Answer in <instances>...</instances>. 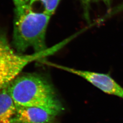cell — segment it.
Masks as SVG:
<instances>
[{
  "label": "cell",
  "mask_w": 123,
  "mask_h": 123,
  "mask_svg": "<svg viewBox=\"0 0 123 123\" xmlns=\"http://www.w3.org/2000/svg\"><path fill=\"white\" fill-rule=\"evenodd\" d=\"M61 0H30L29 5L32 6L38 2L41 3L45 13L52 16L54 14Z\"/></svg>",
  "instance_id": "7"
},
{
  "label": "cell",
  "mask_w": 123,
  "mask_h": 123,
  "mask_svg": "<svg viewBox=\"0 0 123 123\" xmlns=\"http://www.w3.org/2000/svg\"><path fill=\"white\" fill-rule=\"evenodd\" d=\"M13 123H52L56 116L42 109L17 105Z\"/></svg>",
  "instance_id": "5"
},
{
  "label": "cell",
  "mask_w": 123,
  "mask_h": 123,
  "mask_svg": "<svg viewBox=\"0 0 123 123\" xmlns=\"http://www.w3.org/2000/svg\"><path fill=\"white\" fill-rule=\"evenodd\" d=\"M114 0H81L84 7V15L86 19L89 18V6L90 4L93 2L102 1L103 2L109 10H110L111 4Z\"/></svg>",
  "instance_id": "8"
},
{
  "label": "cell",
  "mask_w": 123,
  "mask_h": 123,
  "mask_svg": "<svg viewBox=\"0 0 123 123\" xmlns=\"http://www.w3.org/2000/svg\"><path fill=\"white\" fill-rule=\"evenodd\" d=\"M63 47L60 43L42 52L19 54L9 44L6 36L0 33V91L7 87L27 65L52 55Z\"/></svg>",
  "instance_id": "3"
},
{
  "label": "cell",
  "mask_w": 123,
  "mask_h": 123,
  "mask_svg": "<svg viewBox=\"0 0 123 123\" xmlns=\"http://www.w3.org/2000/svg\"><path fill=\"white\" fill-rule=\"evenodd\" d=\"M51 17L44 12H36L29 4L15 8L12 42L14 50L23 54L30 48L36 53L49 49L46 35Z\"/></svg>",
  "instance_id": "2"
},
{
  "label": "cell",
  "mask_w": 123,
  "mask_h": 123,
  "mask_svg": "<svg viewBox=\"0 0 123 123\" xmlns=\"http://www.w3.org/2000/svg\"><path fill=\"white\" fill-rule=\"evenodd\" d=\"M16 105L6 87L0 91V123H13Z\"/></svg>",
  "instance_id": "6"
},
{
  "label": "cell",
  "mask_w": 123,
  "mask_h": 123,
  "mask_svg": "<svg viewBox=\"0 0 123 123\" xmlns=\"http://www.w3.org/2000/svg\"><path fill=\"white\" fill-rule=\"evenodd\" d=\"M44 64L76 75L86 80L103 92L123 99V88L108 74L74 69L45 60Z\"/></svg>",
  "instance_id": "4"
},
{
  "label": "cell",
  "mask_w": 123,
  "mask_h": 123,
  "mask_svg": "<svg viewBox=\"0 0 123 123\" xmlns=\"http://www.w3.org/2000/svg\"><path fill=\"white\" fill-rule=\"evenodd\" d=\"M15 6V8L23 6L29 4L30 0H12Z\"/></svg>",
  "instance_id": "9"
},
{
  "label": "cell",
  "mask_w": 123,
  "mask_h": 123,
  "mask_svg": "<svg viewBox=\"0 0 123 123\" xmlns=\"http://www.w3.org/2000/svg\"><path fill=\"white\" fill-rule=\"evenodd\" d=\"M6 88L17 105L39 108L55 116L63 110L52 84L42 75H19Z\"/></svg>",
  "instance_id": "1"
}]
</instances>
